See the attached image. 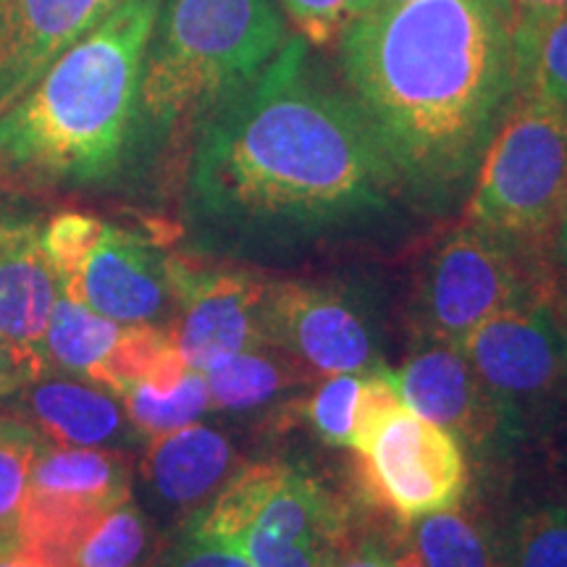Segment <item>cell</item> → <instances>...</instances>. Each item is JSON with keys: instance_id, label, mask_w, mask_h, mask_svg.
Here are the masks:
<instances>
[{"instance_id": "e0dca14e", "label": "cell", "mask_w": 567, "mask_h": 567, "mask_svg": "<svg viewBox=\"0 0 567 567\" xmlns=\"http://www.w3.org/2000/svg\"><path fill=\"white\" fill-rule=\"evenodd\" d=\"M30 494L71 505L111 507L130 496V471L116 452L42 444L32 471Z\"/></svg>"}, {"instance_id": "d6986e66", "label": "cell", "mask_w": 567, "mask_h": 567, "mask_svg": "<svg viewBox=\"0 0 567 567\" xmlns=\"http://www.w3.org/2000/svg\"><path fill=\"white\" fill-rule=\"evenodd\" d=\"M126 331H130V323L111 321V318L90 310L87 305L61 295L51 321H48L42 352H45L48 363L66 368L71 373L90 379L92 384L105 386Z\"/></svg>"}, {"instance_id": "3957f363", "label": "cell", "mask_w": 567, "mask_h": 567, "mask_svg": "<svg viewBox=\"0 0 567 567\" xmlns=\"http://www.w3.org/2000/svg\"><path fill=\"white\" fill-rule=\"evenodd\" d=\"M158 3L122 0L0 111L3 179L87 187L122 168Z\"/></svg>"}, {"instance_id": "9a60e30c", "label": "cell", "mask_w": 567, "mask_h": 567, "mask_svg": "<svg viewBox=\"0 0 567 567\" xmlns=\"http://www.w3.org/2000/svg\"><path fill=\"white\" fill-rule=\"evenodd\" d=\"M61 295V279L42 245V226L0 221V339L45 358L42 339Z\"/></svg>"}, {"instance_id": "836d02e7", "label": "cell", "mask_w": 567, "mask_h": 567, "mask_svg": "<svg viewBox=\"0 0 567 567\" xmlns=\"http://www.w3.org/2000/svg\"><path fill=\"white\" fill-rule=\"evenodd\" d=\"M515 6L523 13H551L567 9V0H515Z\"/></svg>"}, {"instance_id": "d6a6232c", "label": "cell", "mask_w": 567, "mask_h": 567, "mask_svg": "<svg viewBox=\"0 0 567 567\" xmlns=\"http://www.w3.org/2000/svg\"><path fill=\"white\" fill-rule=\"evenodd\" d=\"M0 567H51L32 555H27L21 547H0Z\"/></svg>"}, {"instance_id": "1f68e13d", "label": "cell", "mask_w": 567, "mask_h": 567, "mask_svg": "<svg viewBox=\"0 0 567 567\" xmlns=\"http://www.w3.org/2000/svg\"><path fill=\"white\" fill-rule=\"evenodd\" d=\"M549 264H551V271H567V200H565L563 216H559L555 237H551Z\"/></svg>"}, {"instance_id": "f546056e", "label": "cell", "mask_w": 567, "mask_h": 567, "mask_svg": "<svg viewBox=\"0 0 567 567\" xmlns=\"http://www.w3.org/2000/svg\"><path fill=\"white\" fill-rule=\"evenodd\" d=\"M45 363L48 360L40 354L19 350V347L0 339V396H9L27 384L40 381V375L48 368Z\"/></svg>"}, {"instance_id": "6da1fadb", "label": "cell", "mask_w": 567, "mask_h": 567, "mask_svg": "<svg viewBox=\"0 0 567 567\" xmlns=\"http://www.w3.org/2000/svg\"><path fill=\"white\" fill-rule=\"evenodd\" d=\"M189 213L252 250H302L386 224L408 200L358 105L292 34L197 126Z\"/></svg>"}, {"instance_id": "277c9868", "label": "cell", "mask_w": 567, "mask_h": 567, "mask_svg": "<svg viewBox=\"0 0 567 567\" xmlns=\"http://www.w3.org/2000/svg\"><path fill=\"white\" fill-rule=\"evenodd\" d=\"M292 34L276 0H161L142 55L132 142L200 126Z\"/></svg>"}, {"instance_id": "4316f807", "label": "cell", "mask_w": 567, "mask_h": 567, "mask_svg": "<svg viewBox=\"0 0 567 567\" xmlns=\"http://www.w3.org/2000/svg\"><path fill=\"white\" fill-rule=\"evenodd\" d=\"M365 373H339L321 381L305 405L310 429L329 446H350L354 410L363 392Z\"/></svg>"}, {"instance_id": "9c48e42d", "label": "cell", "mask_w": 567, "mask_h": 567, "mask_svg": "<svg viewBox=\"0 0 567 567\" xmlns=\"http://www.w3.org/2000/svg\"><path fill=\"white\" fill-rule=\"evenodd\" d=\"M368 499L400 523L457 505L467 486L463 446L408 405L384 415L354 450Z\"/></svg>"}, {"instance_id": "484cf974", "label": "cell", "mask_w": 567, "mask_h": 567, "mask_svg": "<svg viewBox=\"0 0 567 567\" xmlns=\"http://www.w3.org/2000/svg\"><path fill=\"white\" fill-rule=\"evenodd\" d=\"M502 567H567V505L523 515L502 542Z\"/></svg>"}, {"instance_id": "4dcf8cb0", "label": "cell", "mask_w": 567, "mask_h": 567, "mask_svg": "<svg viewBox=\"0 0 567 567\" xmlns=\"http://www.w3.org/2000/svg\"><path fill=\"white\" fill-rule=\"evenodd\" d=\"M389 559H392V549L386 544H381L379 538H360V542H352L329 567H389Z\"/></svg>"}, {"instance_id": "83f0119b", "label": "cell", "mask_w": 567, "mask_h": 567, "mask_svg": "<svg viewBox=\"0 0 567 567\" xmlns=\"http://www.w3.org/2000/svg\"><path fill=\"white\" fill-rule=\"evenodd\" d=\"M284 17L310 45H331L371 0H276Z\"/></svg>"}, {"instance_id": "cb8c5ba5", "label": "cell", "mask_w": 567, "mask_h": 567, "mask_svg": "<svg viewBox=\"0 0 567 567\" xmlns=\"http://www.w3.org/2000/svg\"><path fill=\"white\" fill-rule=\"evenodd\" d=\"M151 534L132 496L103 509L74 544L69 567H142Z\"/></svg>"}, {"instance_id": "4fadbf2b", "label": "cell", "mask_w": 567, "mask_h": 567, "mask_svg": "<svg viewBox=\"0 0 567 567\" xmlns=\"http://www.w3.org/2000/svg\"><path fill=\"white\" fill-rule=\"evenodd\" d=\"M389 379L413 413L442 425L457 442L484 444L492 434H499L492 402L463 347L417 339L405 365L389 371Z\"/></svg>"}, {"instance_id": "7c38bea8", "label": "cell", "mask_w": 567, "mask_h": 567, "mask_svg": "<svg viewBox=\"0 0 567 567\" xmlns=\"http://www.w3.org/2000/svg\"><path fill=\"white\" fill-rule=\"evenodd\" d=\"M176 323L172 334L184 363L210 371L234 354L271 344L266 331L268 284L243 271L195 268L172 258Z\"/></svg>"}, {"instance_id": "ffe728a7", "label": "cell", "mask_w": 567, "mask_h": 567, "mask_svg": "<svg viewBox=\"0 0 567 567\" xmlns=\"http://www.w3.org/2000/svg\"><path fill=\"white\" fill-rule=\"evenodd\" d=\"M210 402L229 413H250L279 400V396L305 381H316L289 352L276 344H260L245 350L224 363L205 371Z\"/></svg>"}, {"instance_id": "603a6c76", "label": "cell", "mask_w": 567, "mask_h": 567, "mask_svg": "<svg viewBox=\"0 0 567 567\" xmlns=\"http://www.w3.org/2000/svg\"><path fill=\"white\" fill-rule=\"evenodd\" d=\"M116 396L124 402L134 429L151 439L197 423V417L210 408L208 381L195 368H187L182 379L168 386L130 384Z\"/></svg>"}, {"instance_id": "52a82bcc", "label": "cell", "mask_w": 567, "mask_h": 567, "mask_svg": "<svg viewBox=\"0 0 567 567\" xmlns=\"http://www.w3.org/2000/svg\"><path fill=\"white\" fill-rule=\"evenodd\" d=\"M551 266L463 224L425 260L413 292L417 339L463 347L481 323L536 300H551Z\"/></svg>"}, {"instance_id": "8fae6325", "label": "cell", "mask_w": 567, "mask_h": 567, "mask_svg": "<svg viewBox=\"0 0 567 567\" xmlns=\"http://www.w3.org/2000/svg\"><path fill=\"white\" fill-rule=\"evenodd\" d=\"M268 342L289 352L313 379L384 371L379 342L358 300L302 281L268 284Z\"/></svg>"}, {"instance_id": "ba28073f", "label": "cell", "mask_w": 567, "mask_h": 567, "mask_svg": "<svg viewBox=\"0 0 567 567\" xmlns=\"http://www.w3.org/2000/svg\"><path fill=\"white\" fill-rule=\"evenodd\" d=\"M42 245L63 295L118 323L158 326L172 310V255L145 231L87 213H59L42 226Z\"/></svg>"}, {"instance_id": "5bb4252c", "label": "cell", "mask_w": 567, "mask_h": 567, "mask_svg": "<svg viewBox=\"0 0 567 567\" xmlns=\"http://www.w3.org/2000/svg\"><path fill=\"white\" fill-rule=\"evenodd\" d=\"M122 0H0V111Z\"/></svg>"}, {"instance_id": "44dd1931", "label": "cell", "mask_w": 567, "mask_h": 567, "mask_svg": "<svg viewBox=\"0 0 567 567\" xmlns=\"http://www.w3.org/2000/svg\"><path fill=\"white\" fill-rule=\"evenodd\" d=\"M405 542L425 567H502V538L460 502L410 520Z\"/></svg>"}, {"instance_id": "ac0fdd59", "label": "cell", "mask_w": 567, "mask_h": 567, "mask_svg": "<svg viewBox=\"0 0 567 567\" xmlns=\"http://www.w3.org/2000/svg\"><path fill=\"white\" fill-rule=\"evenodd\" d=\"M30 410L59 444L109 446L130 434V415L103 389L74 381H42L32 389Z\"/></svg>"}, {"instance_id": "30bf717a", "label": "cell", "mask_w": 567, "mask_h": 567, "mask_svg": "<svg viewBox=\"0 0 567 567\" xmlns=\"http://www.w3.org/2000/svg\"><path fill=\"white\" fill-rule=\"evenodd\" d=\"M463 352L505 434L523 429L551 400L567 371V334L555 321L551 300L492 316L465 339Z\"/></svg>"}, {"instance_id": "8992f818", "label": "cell", "mask_w": 567, "mask_h": 567, "mask_svg": "<svg viewBox=\"0 0 567 567\" xmlns=\"http://www.w3.org/2000/svg\"><path fill=\"white\" fill-rule=\"evenodd\" d=\"M565 200L567 113L517 97L481 161L465 224L549 264Z\"/></svg>"}, {"instance_id": "d590c367", "label": "cell", "mask_w": 567, "mask_h": 567, "mask_svg": "<svg viewBox=\"0 0 567 567\" xmlns=\"http://www.w3.org/2000/svg\"><path fill=\"white\" fill-rule=\"evenodd\" d=\"M402 3H413V0H371L368 9H384V6H402Z\"/></svg>"}, {"instance_id": "5b68a950", "label": "cell", "mask_w": 567, "mask_h": 567, "mask_svg": "<svg viewBox=\"0 0 567 567\" xmlns=\"http://www.w3.org/2000/svg\"><path fill=\"white\" fill-rule=\"evenodd\" d=\"M187 530L252 567H329L352 544L342 499L313 473L279 460L234 473Z\"/></svg>"}, {"instance_id": "f1b7e54d", "label": "cell", "mask_w": 567, "mask_h": 567, "mask_svg": "<svg viewBox=\"0 0 567 567\" xmlns=\"http://www.w3.org/2000/svg\"><path fill=\"white\" fill-rule=\"evenodd\" d=\"M166 567H252L247 559L224 544L210 542L193 534V530H184L179 547L172 551Z\"/></svg>"}, {"instance_id": "e575fe53", "label": "cell", "mask_w": 567, "mask_h": 567, "mask_svg": "<svg viewBox=\"0 0 567 567\" xmlns=\"http://www.w3.org/2000/svg\"><path fill=\"white\" fill-rule=\"evenodd\" d=\"M389 567H425L413 549L408 547V542L394 544L392 559H389Z\"/></svg>"}, {"instance_id": "7402d4cb", "label": "cell", "mask_w": 567, "mask_h": 567, "mask_svg": "<svg viewBox=\"0 0 567 567\" xmlns=\"http://www.w3.org/2000/svg\"><path fill=\"white\" fill-rule=\"evenodd\" d=\"M515 51L520 97H536L567 113V9L517 11Z\"/></svg>"}, {"instance_id": "7a4b0ae2", "label": "cell", "mask_w": 567, "mask_h": 567, "mask_svg": "<svg viewBox=\"0 0 567 567\" xmlns=\"http://www.w3.org/2000/svg\"><path fill=\"white\" fill-rule=\"evenodd\" d=\"M515 0H413L339 32L344 90L408 200L452 208L520 97Z\"/></svg>"}, {"instance_id": "d4e9b609", "label": "cell", "mask_w": 567, "mask_h": 567, "mask_svg": "<svg viewBox=\"0 0 567 567\" xmlns=\"http://www.w3.org/2000/svg\"><path fill=\"white\" fill-rule=\"evenodd\" d=\"M42 439L27 423L0 417V547H19V520L30 499Z\"/></svg>"}, {"instance_id": "2e32d148", "label": "cell", "mask_w": 567, "mask_h": 567, "mask_svg": "<svg viewBox=\"0 0 567 567\" xmlns=\"http://www.w3.org/2000/svg\"><path fill=\"white\" fill-rule=\"evenodd\" d=\"M234 446L221 431L203 423L153 436L147 446V478L163 502L176 507L200 505L234 476Z\"/></svg>"}]
</instances>
